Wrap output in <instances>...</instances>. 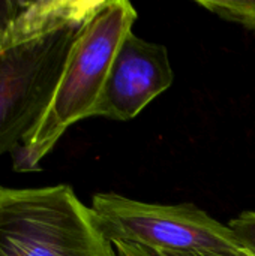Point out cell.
I'll list each match as a JSON object with an SVG mask.
<instances>
[{
    "label": "cell",
    "mask_w": 255,
    "mask_h": 256,
    "mask_svg": "<svg viewBox=\"0 0 255 256\" xmlns=\"http://www.w3.org/2000/svg\"><path fill=\"white\" fill-rule=\"evenodd\" d=\"M104 2H15L0 26V158L44 116L72 45Z\"/></svg>",
    "instance_id": "1"
},
{
    "label": "cell",
    "mask_w": 255,
    "mask_h": 256,
    "mask_svg": "<svg viewBox=\"0 0 255 256\" xmlns=\"http://www.w3.org/2000/svg\"><path fill=\"white\" fill-rule=\"evenodd\" d=\"M137 10L128 0H105L84 24L68 56L44 116L11 153L14 170L32 172L77 122L90 118L122 40L132 32Z\"/></svg>",
    "instance_id": "2"
},
{
    "label": "cell",
    "mask_w": 255,
    "mask_h": 256,
    "mask_svg": "<svg viewBox=\"0 0 255 256\" xmlns=\"http://www.w3.org/2000/svg\"><path fill=\"white\" fill-rule=\"evenodd\" d=\"M0 256H117L71 186L0 188Z\"/></svg>",
    "instance_id": "3"
},
{
    "label": "cell",
    "mask_w": 255,
    "mask_h": 256,
    "mask_svg": "<svg viewBox=\"0 0 255 256\" xmlns=\"http://www.w3.org/2000/svg\"><path fill=\"white\" fill-rule=\"evenodd\" d=\"M104 236L156 252L243 249L228 225L195 204H155L99 192L90 206Z\"/></svg>",
    "instance_id": "4"
},
{
    "label": "cell",
    "mask_w": 255,
    "mask_h": 256,
    "mask_svg": "<svg viewBox=\"0 0 255 256\" xmlns=\"http://www.w3.org/2000/svg\"><path fill=\"white\" fill-rule=\"evenodd\" d=\"M174 81L170 56L162 44L128 33L110 68L92 117L114 122L135 118Z\"/></svg>",
    "instance_id": "5"
},
{
    "label": "cell",
    "mask_w": 255,
    "mask_h": 256,
    "mask_svg": "<svg viewBox=\"0 0 255 256\" xmlns=\"http://www.w3.org/2000/svg\"><path fill=\"white\" fill-rule=\"evenodd\" d=\"M195 3L225 21L255 32V0H195Z\"/></svg>",
    "instance_id": "6"
},
{
    "label": "cell",
    "mask_w": 255,
    "mask_h": 256,
    "mask_svg": "<svg viewBox=\"0 0 255 256\" xmlns=\"http://www.w3.org/2000/svg\"><path fill=\"white\" fill-rule=\"evenodd\" d=\"M243 249L255 256V212H243L228 224Z\"/></svg>",
    "instance_id": "7"
},
{
    "label": "cell",
    "mask_w": 255,
    "mask_h": 256,
    "mask_svg": "<svg viewBox=\"0 0 255 256\" xmlns=\"http://www.w3.org/2000/svg\"><path fill=\"white\" fill-rule=\"evenodd\" d=\"M164 256H254L246 249L233 250H198V252H159Z\"/></svg>",
    "instance_id": "8"
},
{
    "label": "cell",
    "mask_w": 255,
    "mask_h": 256,
    "mask_svg": "<svg viewBox=\"0 0 255 256\" xmlns=\"http://www.w3.org/2000/svg\"><path fill=\"white\" fill-rule=\"evenodd\" d=\"M114 249L117 252V256H164L156 250H150L129 243H114Z\"/></svg>",
    "instance_id": "9"
},
{
    "label": "cell",
    "mask_w": 255,
    "mask_h": 256,
    "mask_svg": "<svg viewBox=\"0 0 255 256\" xmlns=\"http://www.w3.org/2000/svg\"><path fill=\"white\" fill-rule=\"evenodd\" d=\"M15 2L8 0V2H0V26L6 21V18L11 15V12L14 10Z\"/></svg>",
    "instance_id": "10"
}]
</instances>
